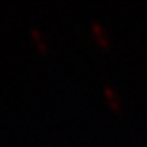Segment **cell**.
<instances>
[{
    "instance_id": "obj_1",
    "label": "cell",
    "mask_w": 147,
    "mask_h": 147,
    "mask_svg": "<svg viewBox=\"0 0 147 147\" xmlns=\"http://www.w3.org/2000/svg\"><path fill=\"white\" fill-rule=\"evenodd\" d=\"M89 31L92 36L94 42L97 44V47L103 52H108L111 49V38L108 34V30L105 28V25L99 20H92L89 25Z\"/></svg>"
},
{
    "instance_id": "obj_2",
    "label": "cell",
    "mask_w": 147,
    "mask_h": 147,
    "mask_svg": "<svg viewBox=\"0 0 147 147\" xmlns=\"http://www.w3.org/2000/svg\"><path fill=\"white\" fill-rule=\"evenodd\" d=\"M102 94H103L105 103H107V107L111 110V113L121 114L122 113V100H121V96H119L116 88L111 86V85H105L103 89H102Z\"/></svg>"
},
{
    "instance_id": "obj_3",
    "label": "cell",
    "mask_w": 147,
    "mask_h": 147,
    "mask_svg": "<svg viewBox=\"0 0 147 147\" xmlns=\"http://www.w3.org/2000/svg\"><path fill=\"white\" fill-rule=\"evenodd\" d=\"M30 36H31V41H33L34 47L39 53H47L49 52V41L45 38V34L42 33V30L36 25H31L30 27Z\"/></svg>"
}]
</instances>
